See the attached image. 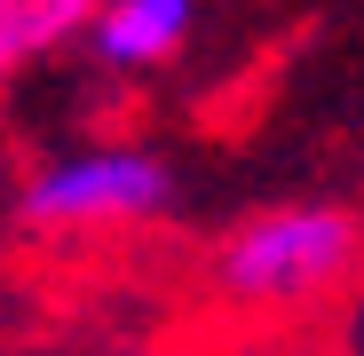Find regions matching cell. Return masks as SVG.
<instances>
[{
  "label": "cell",
  "mask_w": 364,
  "mask_h": 356,
  "mask_svg": "<svg viewBox=\"0 0 364 356\" xmlns=\"http://www.w3.org/2000/svg\"><path fill=\"white\" fill-rule=\"evenodd\" d=\"M206 285L237 317H309L364 285V214L341 198L262 206L206 254Z\"/></svg>",
  "instance_id": "1"
},
{
  "label": "cell",
  "mask_w": 364,
  "mask_h": 356,
  "mask_svg": "<svg viewBox=\"0 0 364 356\" xmlns=\"http://www.w3.org/2000/svg\"><path fill=\"white\" fill-rule=\"evenodd\" d=\"M174 206V166L143 143H80L24 166L16 183V222L48 237H103V230H135Z\"/></svg>",
  "instance_id": "2"
},
{
  "label": "cell",
  "mask_w": 364,
  "mask_h": 356,
  "mask_svg": "<svg viewBox=\"0 0 364 356\" xmlns=\"http://www.w3.org/2000/svg\"><path fill=\"white\" fill-rule=\"evenodd\" d=\"M198 32V0H95L87 16V55L119 80L166 72Z\"/></svg>",
  "instance_id": "3"
},
{
  "label": "cell",
  "mask_w": 364,
  "mask_h": 356,
  "mask_svg": "<svg viewBox=\"0 0 364 356\" xmlns=\"http://www.w3.org/2000/svg\"><path fill=\"white\" fill-rule=\"evenodd\" d=\"M87 16H95V0H0V87H16L48 55L87 40Z\"/></svg>",
  "instance_id": "4"
},
{
  "label": "cell",
  "mask_w": 364,
  "mask_h": 356,
  "mask_svg": "<svg viewBox=\"0 0 364 356\" xmlns=\"http://www.w3.org/2000/svg\"><path fill=\"white\" fill-rule=\"evenodd\" d=\"M16 183H24V174L9 166V151H0V206H16Z\"/></svg>",
  "instance_id": "5"
},
{
  "label": "cell",
  "mask_w": 364,
  "mask_h": 356,
  "mask_svg": "<svg viewBox=\"0 0 364 356\" xmlns=\"http://www.w3.org/2000/svg\"><path fill=\"white\" fill-rule=\"evenodd\" d=\"M254 356H309V348H254Z\"/></svg>",
  "instance_id": "6"
}]
</instances>
